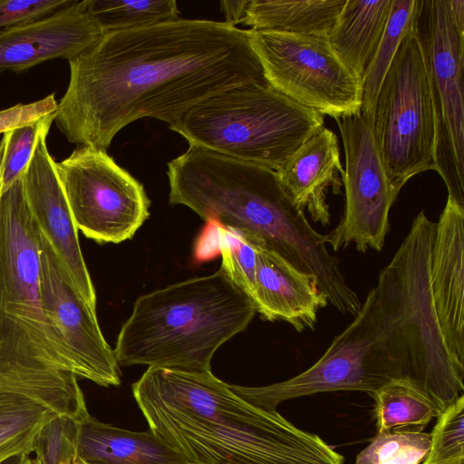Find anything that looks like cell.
<instances>
[{
  "mask_svg": "<svg viewBox=\"0 0 464 464\" xmlns=\"http://www.w3.org/2000/svg\"><path fill=\"white\" fill-rule=\"evenodd\" d=\"M57 174L77 230L100 244L131 238L150 216L143 185L106 150L81 145Z\"/></svg>",
  "mask_w": 464,
  "mask_h": 464,
  "instance_id": "cell-11",
  "label": "cell"
},
{
  "mask_svg": "<svg viewBox=\"0 0 464 464\" xmlns=\"http://www.w3.org/2000/svg\"><path fill=\"white\" fill-rule=\"evenodd\" d=\"M39 272L37 227L21 177L0 194V357L42 362L73 372L43 312Z\"/></svg>",
  "mask_w": 464,
  "mask_h": 464,
  "instance_id": "cell-6",
  "label": "cell"
},
{
  "mask_svg": "<svg viewBox=\"0 0 464 464\" xmlns=\"http://www.w3.org/2000/svg\"><path fill=\"white\" fill-rule=\"evenodd\" d=\"M54 113L32 123L17 127L5 133V149L2 163L0 194L7 190L26 169L39 138L48 133Z\"/></svg>",
  "mask_w": 464,
  "mask_h": 464,
  "instance_id": "cell-29",
  "label": "cell"
},
{
  "mask_svg": "<svg viewBox=\"0 0 464 464\" xmlns=\"http://www.w3.org/2000/svg\"><path fill=\"white\" fill-rule=\"evenodd\" d=\"M78 379L47 364L0 358V464L31 456L55 418L82 421L90 415Z\"/></svg>",
  "mask_w": 464,
  "mask_h": 464,
  "instance_id": "cell-12",
  "label": "cell"
},
{
  "mask_svg": "<svg viewBox=\"0 0 464 464\" xmlns=\"http://www.w3.org/2000/svg\"><path fill=\"white\" fill-rule=\"evenodd\" d=\"M419 0H392L383 36L376 54L361 80L360 113L372 121L377 94L402 40L413 31Z\"/></svg>",
  "mask_w": 464,
  "mask_h": 464,
  "instance_id": "cell-24",
  "label": "cell"
},
{
  "mask_svg": "<svg viewBox=\"0 0 464 464\" xmlns=\"http://www.w3.org/2000/svg\"><path fill=\"white\" fill-rule=\"evenodd\" d=\"M422 464H464V395L437 416Z\"/></svg>",
  "mask_w": 464,
  "mask_h": 464,
  "instance_id": "cell-28",
  "label": "cell"
},
{
  "mask_svg": "<svg viewBox=\"0 0 464 464\" xmlns=\"http://www.w3.org/2000/svg\"><path fill=\"white\" fill-rule=\"evenodd\" d=\"M77 463H78V464H87V463H85V462H83V461H81V460H77Z\"/></svg>",
  "mask_w": 464,
  "mask_h": 464,
  "instance_id": "cell-39",
  "label": "cell"
},
{
  "mask_svg": "<svg viewBox=\"0 0 464 464\" xmlns=\"http://www.w3.org/2000/svg\"><path fill=\"white\" fill-rule=\"evenodd\" d=\"M87 10L102 34L175 20L179 14L175 0H87Z\"/></svg>",
  "mask_w": 464,
  "mask_h": 464,
  "instance_id": "cell-25",
  "label": "cell"
},
{
  "mask_svg": "<svg viewBox=\"0 0 464 464\" xmlns=\"http://www.w3.org/2000/svg\"><path fill=\"white\" fill-rule=\"evenodd\" d=\"M430 433L392 430L377 432L353 464H420L428 454Z\"/></svg>",
  "mask_w": 464,
  "mask_h": 464,
  "instance_id": "cell-27",
  "label": "cell"
},
{
  "mask_svg": "<svg viewBox=\"0 0 464 464\" xmlns=\"http://www.w3.org/2000/svg\"><path fill=\"white\" fill-rule=\"evenodd\" d=\"M346 0H248L240 24L251 30L327 36Z\"/></svg>",
  "mask_w": 464,
  "mask_h": 464,
  "instance_id": "cell-22",
  "label": "cell"
},
{
  "mask_svg": "<svg viewBox=\"0 0 464 464\" xmlns=\"http://www.w3.org/2000/svg\"><path fill=\"white\" fill-rule=\"evenodd\" d=\"M149 429L191 464H343L321 437L256 407L211 372L149 367L132 384Z\"/></svg>",
  "mask_w": 464,
  "mask_h": 464,
  "instance_id": "cell-2",
  "label": "cell"
},
{
  "mask_svg": "<svg viewBox=\"0 0 464 464\" xmlns=\"http://www.w3.org/2000/svg\"><path fill=\"white\" fill-rule=\"evenodd\" d=\"M392 0H346L326 38L341 63L362 79L383 36Z\"/></svg>",
  "mask_w": 464,
  "mask_h": 464,
  "instance_id": "cell-21",
  "label": "cell"
},
{
  "mask_svg": "<svg viewBox=\"0 0 464 464\" xmlns=\"http://www.w3.org/2000/svg\"><path fill=\"white\" fill-rule=\"evenodd\" d=\"M345 156L342 176L345 203L339 224L324 235L334 251L353 244L365 253L381 251L390 231L389 213L398 195L392 189L373 135L372 121L360 112L335 119Z\"/></svg>",
  "mask_w": 464,
  "mask_h": 464,
  "instance_id": "cell-13",
  "label": "cell"
},
{
  "mask_svg": "<svg viewBox=\"0 0 464 464\" xmlns=\"http://www.w3.org/2000/svg\"><path fill=\"white\" fill-rule=\"evenodd\" d=\"M256 305L221 266L137 298L118 334L119 365L211 372V359L250 324Z\"/></svg>",
  "mask_w": 464,
  "mask_h": 464,
  "instance_id": "cell-4",
  "label": "cell"
},
{
  "mask_svg": "<svg viewBox=\"0 0 464 464\" xmlns=\"http://www.w3.org/2000/svg\"><path fill=\"white\" fill-rule=\"evenodd\" d=\"M76 464H78V463H76Z\"/></svg>",
  "mask_w": 464,
  "mask_h": 464,
  "instance_id": "cell-40",
  "label": "cell"
},
{
  "mask_svg": "<svg viewBox=\"0 0 464 464\" xmlns=\"http://www.w3.org/2000/svg\"><path fill=\"white\" fill-rule=\"evenodd\" d=\"M68 62L53 122L69 142L104 150L139 119L172 126L210 96L268 83L246 30L211 20L179 17L106 33Z\"/></svg>",
  "mask_w": 464,
  "mask_h": 464,
  "instance_id": "cell-1",
  "label": "cell"
},
{
  "mask_svg": "<svg viewBox=\"0 0 464 464\" xmlns=\"http://www.w3.org/2000/svg\"><path fill=\"white\" fill-rule=\"evenodd\" d=\"M57 103L54 93H51L41 100L30 103H17L7 109L1 110L0 134L54 113L57 109Z\"/></svg>",
  "mask_w": 464,
  "mask_h": 464,
  "instance_id": "cell-32",
  "label": "cell"
},
{
  "mask_svg": "<svg viewBox=\"0 0 464 464\" xmlns=\"http://www.w3.org/2000/svg\"><path fill=\"white\" fill-rule=\"evenodd\" d=\"M47 134L39 138L22 176L24 198L34 222L53 247L75 291L96 312L94 285L57 174L56 160L47 148Z\"/></svg>",
  "mask_w": 464,
  "mask_h": 464,
  "instance_id": "cell-15",
  "label": "cell"
},
{
  "mask_svg": "<svg viewBox=\"0 0 464 464\" xmlns=\"http://www.w3.org/2000/svg\"><path fill=\"white\" fill-rule=\"evenodd\" d=\"M270 86L334 120L361 110V82L337 58L326 36L246 30Z\"/></svg>",
  "mask_w": 464,
  "mask_h": 464,
  "instance_id": "cell-9",
  "label": "cell"
},
{
  "mask_svg": "<svg viewBox=\"0 0 464 464\" xmlns=\"http://www.w3.org/2000/svg\"><path fill=\"white\" fill-rule=\"evenodd\" d=\"M372 129L397 195L411 178L436 170L437 116L430 74L414 31L401 43L380 86Z\"/></svg>",
  "mask_w": 464,
  "mask_h": 464,
  "instance_id": "cell-8",
  "label": "cell"
},
{
  "mask_svg": "<svg viewBox=\"0 0 464 464\" xmlns=\"http://www.w3.org/2000/svg\"><path fill=\"white\" fill-rule=\"evenodd\" d=\"M449 4L458 26L464 30V1L449 0Z\"/></svg>",
  "mask_w": 464,
  "mask_h": 464,
  "instance_id": "cell-34",
  "label": "cell"
},
{
  "mask_svg": "<svg viewBox=\"0 0 464 464\" xmlns=\"http://www.w3.org/2000/svg\"><path fill=\"white\" fill-rule=\"evenodd\" d=\"M414 34L430 74L437 116L436 171L464 205V30L449 0H419Z\"/></svg>",
  "mask_w": 464,
  "mask_h": 464,
  "instance_id": "cell-10",
  "label": "cell"
},
{
  "mask_svg": "<svg viewBox=\"0 0 464 464\" xmlns=\"http://www.w3.org/2000/svg\"><path fill=\"white\" fill-rule=\"evenodd\" d=\"M344 169L340 160L336 134L322 127L303 143L276 170L279 180L294 204L305 208L314 222L330 225L326 202L329 188L340 194Z\"/></svg>",
  "mask_w": 464,
  "mask_h": 464,
  "instance_id": "cell-19",
  "label": "cell"
},
{
  "mask_svg": "<svg viewBox=\"0 0 464 464\" xmlns=\"http://www.w3.org/2000/svg\"><path fill=\"white\" fill-rule=\"evenodd\" d=\"M79 421L60 416L41 430L35 445L34 459L39 464H76Z\"/></svg>",
  "mask_w": 464,
  "mask_h": 464,
  "instance_id": "cell-30",
  "label": "cell"
},
{
  "mask_svg": "<svg viewBox=\"0 0 464 464\" xmlns=\"http://www.w3.org/2000/svg\"><path fill=\"white\" fill-rule=\"evenodd\" d=\"M39 463V462H38Z\"/></svg>",
  "mask_w": 464,
  "mask_h": 464,
  "instance_id": "cell-41",
  "label": "cell"
},
{
  "mask_svg": "<svg viewBox=\"0 0 464 464\" xmlns=\"http://www.w3.org/2000/svg\"><path fill=\"white\" fill-rule=\"evenodd\" d=\"M377 432L422 431L441 410L434 400L409 379H393L372 395Z\"/></svg>",
  "mask_w": 464,
  "mask_h": 464,
  "instance_id": "cell-23",
  "label": "cell"
},
{
  "mask_svg": "<svg viewBox=\"0 0 464 464\" xmlns=\"http://www.w3.org/2000/svg\"><path fill=\"white\" fill-rule=\"evenodd\" d=\"M43 312L58 335L73 373L100 386H119L121 370L97 314L81 298L37 227Z\"/></svg>",
  "mask_w": 464,
  "mask_h": 464,
  "instance_id": "cell-14",
  "label": "cell"
},
{
  "mask_svg": "<svg viewBox=\"0 0 464 464\" xmlns=\"http://www.w3.org/2000/svg\"><path fill=\"white\" fill-rule=\"evenodd\" d=\"M208 224L211 225L208 227L209 229L199 239L214 242L206 258L219 252L222 256L221 266L251 297L255 288L256 246L236 230L216 223Z\"/></svg>",
  "mask_w": 464,
  "mask_h": 464,
  "instance_id": "cell-26",
  "label": "cell"
},
{
  "mask_svg": "<svg viewBox=\"0 0 464 464\" xmlns=\"http://www.w3.org/2000/svg\"><path fill=\"white\" fill-rule=\"evenodd\" d=\"M248 0L221 1L220 9L225 16V23L236 26L240 24L245 14Z\"/></svg>",
  "mask_w": 464,
  "mask_h": 464,
  "instance_id": "cell-33",
  "label": "cell"
},
{
  "mask_svg": "<svg viewBox=\"0 0 464 464\" xmlns=\"http://www.w3.org/2000/svg\"><path fill=\"white\" fill-rule=\"evenodd\" d=\"M322 127L321 113L251 82L203 100L169 129L189 145L276 171Z\"/></svg>",
  "mask_w": 464,
  "mask_h": 464,
  "instance_id": "cell-5",
  "label": "cell"
},
{
  "mask_svg": "<svg viewBox=\"0 0 464 464\" xmlns=\"http://www.w3.org/2000/svg\"><path fill=\"white\" fill-rule=\"evenodd\" d=\"M167 175L171 205L186 206L208 223L236 230L253 245L315 276L328 304L341 314L359 305L324 235L294 204L276 171L189 145L168 162Z\"/></svg>",
  "mask_w": 464,
  "mask_h": 464,
  "instance_id": "cell-3",
  "label": "cell"
},
{
  "mask_svg": "<svg viewBox=\"0 0 464 464\" xmlns=\"http://www.w3.org/2000/svg\"><path fill=\"white\" fill-rule=\"evenodd\" d=\"M464 205L448 197L435 222L430 289L437 318L452 356L464 364Z\"/></svg>",
  "mask_w": 464,
  "mask_h": 464,
  "instance_id": "cell-17",
  "label": "cell"
},
{
  "mask_svg": "<svg viewBox=\"0 0 464 464\" xmlns=\"http://www.w3.org/2000/svg\"><path fill=\"white\" fill-rule=\"evenodd\" d=\"M20 464H33V458L31 456H23Z\"/></svg>",
  "mask_w": 464,
  "mask_h": 464,
  "instance_id": "cell-36",
  "label": "cell"
},
{
  "mask_svg": "<svg viewBox=\"0 0 464 464\" xmlns=\"http://www.w3.org/2000/svg\"><path fill=\"white\" fill-rule=\"evenodd\" d=\"M77 457L87 464H191L150 429L131 431L91 415L79 424Z\"/></svg>",
  "mask_w": 464,
  "mask_h": 464,
  "instance_id": "cell-20",
  "label": "cell"
},
{
  "mask_svg": "<svg viewBox=\"0 0 464 464\" xmlns=\"http://www.w3.org/2000/svg\"><path fill=\"white\" fill-rule=\"evenodd\" d=\"M401 378L406 377L396 342L381 307L367 296L350 324L308 369L266 386L230 388L256 407L276 411L283 401L321 392L357 391L372 395Z\"/></svg>",
  "mask_w": 464,
  "mask_h": 464,
  "instance_id": "cell-7",
  "label": "cell"
},
{
  "mask_svg": "<svg viewBox=\"0 0 464 464\" xmlns=\"http://www.w3.org/2000/svg\"><path fill=\"white\" fill-rule=\"evenodd\" d=\"M5 137L3 134L2 139L0 140V179H1V170H2V163L5 154Z\"/></svg>",
  "mask_w": 464,
  "mask_h": 464,
  "instance_id": "cell-35",
  "label": "cell"
},
{
  "mask_svg": "<svg viewBox=\"0 0 464 464\" xmlns=\"http://www.w3.org/2000/svg\"><path fill=\"white\" fill-rule=\"evenodd\" d=\"M33 464H39L38 461L34 458H33Z\"/></svg>",
  "mask_w": 464,
  "mask_h": 464,
  "instance_id": "cell-38",
  "label": "cell"
},
{
  "mask_svg": "<svg viewBox=\"0 0 464 464\" xmlns=\"http://www.w3.org/2000/svg\"><path fill=\"white\" fill-rule=\"evenodd\" d=\"M73 0H0V30L44 17Z\"/></svg>",
  "mask_w": 464,
  "mask_h": 464,
  "instance_id": "cell-31",
  "label": "cell"
},
{
  "mask_svg": "<svg viewBox=\"0 0 464 464\" xmlns=\"http://www.w3.org/2000/svg\"><path fill=\"white\" fill-rule=\"evenodd\" d=\"M251 299L263 319L286 322L297 332L314 330L318 312L328 304L315 276L257 246Z\"/></svg>",
  "mask_w": 464,
  "mask_h": 464,
  "instance_id": "cell-18",
  "label": "cell"
},
{
  "mask_svg": "<svg viewBox=\"0 0 464 464\" xmlns=\"http://www.w3.org/2000/svg\"><path fill=\"white\" fill-rule=\"evenodd\" d=\"M21 458L22 457H18V458H13L2 464H20V460H21Z\"/></svg>",
  "mask_w": 464,
  "mask_h": 464,
  "instance_id": "cell-37",
  "label": "cell"
},
{
  "mask_svg": "<svg viewBox=\"0 0 464 464\" xmlns=\"http://www.w3.org/2000/svg\"><path fill=\"white\" fill-rule=\"evenodd\" d=\"M102 34L87 0H73L44 17L0 30V71L18 72L50 60L69 61Z\"/></svg>",
  "mask_w": 464,
  "mask_h": 464,
  "instance_id": "cell-16",
  "label": "cell"
}]
</instances>
